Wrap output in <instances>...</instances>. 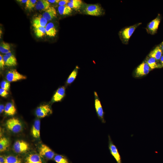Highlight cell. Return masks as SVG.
Instances as JSON below:
<instances>
[{
	"label": "cell",
	"mask_w": 163,
	"mask_h": 163,
	"mask_svg": "<svg viewBox=\"0 0 163 163\" xmlns=\"http://www.w3.org/2000/svg\"><path fill=\"white\" fill-rule=\"evenodd\" d=\"M79 69V67L76 66L66 81V84L67 85H70L74 82L77 75Z\"/></svg>",
	"instance_id": "7402d4cb"
},
{
	"label": "cell",
	"mask_w": 163,
	"mask_h": 163,
	"mask_svg": "<svg viewBox=\"0 0 163 163\" xmlns=\"http://www.w3.org/2000/svg\"><path fill=\"white\" fill-rule=\"evenodd\" d=\"M160 46L163 52V42H162V43L161 45Z\"/></svg>",
	"instance_id": "b9f144b4"
},
{
	"label": "cell",
	"mask_w": 163,
	"mask_h": 163,
	"mask_svg": "<svg viewBox=\"0 0 163 163\" xmlns=\"http://www.w3.org/2000/svg\"><path fill=\"white\" fill-rule=\"evenodd\" d=\"M69 2V0H60L58 4L59 6H64L67 5Z\"/></svg>",
	"instance_id": "d590c367"
},
{
	"label": "cell",
	"mask_w": 163,
	"mask_h": 163,
	"mask_svg": "<svg viewBox=\"0 0 163 163\" xmlns=\"http://www.w3.org/2000/svg\"><path fill=\"white\" fill-rule=\"evenodd\" d=\"M34 31L36 36L38 38L42 37L46 34L45 28L44 27L34 28Z\"/></svg>",
	"instance_id": "4316f807"
},
{
	"label": "cell",
	"mask_w": 163,
	"mask_h": 163,
	"mask_svg": "<svg viewBox=\"0 0 163 163\" xmlns=\"http://www.w3.org/2000/svg\"><path fill=\"white\" fill-rule=\"evenodd\" d=\"M53 159L56 163H69L67 158L62 155H56Z\"/></svg>",
	"instance_id": "83f0119b"
},
{
	"label": "cell",
	"mask_w": 163,
	"mask_h": 163,
	"mask_svg": "<svg viewBox=\"0 0 163 163\" xmlns=\"http://www.w3.org/2000/svg\"><path fill=\"white\" fill-rule=\"evenodd\" d=\"M46 34L50 37H54L56 34L57 30L52 22H50L45 27Z\"/></svg>",
	"instance_id": "ffe728a7"
},
{
	"label": "cell",
	"mask_w": 163,
	"mask_h": 163,
	"mask_svg": "<svg viewBox=\"0 0 163 163\" xmlns=\"http://www.w3.org/2000/svg\"><path fill=\"white\" fill-rule=\"evenodd\" d=\"M60 0H48V1L51 3H58Z\"/></svg>",
	"instance_id": "f35d334b"
},
{
	"label": "cell",
	"mask_w": 163,
	"mask_h": 163,
	"mask_svg": "<svg viewBox=\"0 0 163 163\" xmlns=\"http://www.w3.org/2000/svg\"><path fill=\"white\" fill-rule=\"evenodd\" d=\"M72 10L67 5L59 6L58 11L59 13L61 15H68L70 14L72 12Z\"/></svg>",
	"instance_id": "d4e9b609"
},
{
	"label": "cell",
	"mask_w": 163,
	"mask_h": 163,
	"mask_svg": "<svg viewBox=\"0 0 163 163\" xmlns=\"http://www.w3.org/2000/svg\"><path fill=\"white\" fill-rule=\"evenodd\" d=\"M42 15L48 21H49L56 17L57 13L56 10L53 7L50 6L44 11Z\"/></svg>",
	"instance_id": "2e32d148"
},
{
	"label": "cell",
	"mask_w": 163,
	"mask_h": 163,
	"mask_svg": "<svg viewBox=\"0 0 163 163\" xmlns=\"http://www.w3.org/2000/svg\"><path fill=\"white\" fill-rule=\"evenodd\" d=\"M83 11L85 14L93 16H99L103 14L102 7L97 4H86L83 7Z\"/></svg>",
	"instance_id": "3957f363"
},
{
	"label": "cell",
	"mask_w": 163,
	"mask_h": 163,
	"mask_svg": "<svg viewBox=\"0 0 163 163\" xmlns=\"http://www.w3.org/2000/svg\"><path fill=\"white\" fill-rule=\"evenodd\" d=\"M83 3L81 0H71L68 3L67 5L72 9L78 11L81 8Z\"/></svg>",
	"instance_id": "603a6c76"
},
{
	"label": "cell",
	"mask_w": 163,
	"mask_h": 163,
	"mask_svg": "<svg viewBox=\"0 0 163 163\" xmlns=\"http://www.w3.org/2000/svg\"><path fill=\"white\" fill-rule=\"evenodd\" d=\"M5 65V62L3 58V56L0 54V67L1 69H3Z\"/></svg>",
	"instance_id": "836d02e7"
},
{
	"label": "cell",
	"mask_w": 163,
	"mask_h": 163,
	"mask_svg": "<svg viewBox=\"0 0 163 163\" xmlns=\"http://www.w3.org/2000/svg\"><path fill=\"white\" fill-rule=\"evenodd\" d=\"M5 156L1 155L0 156V163H5Z\"/></svg>",
	"instance_id": "8d00e7d4"
},
{
	"label": "cell",
	"mask_w": 163,
	"mask_h": 163,
	"mask_svg": "<svg viewBox=\"0 0 163 163\" xmlns=\"http://www.w3.org/2000/svg\"><path fill=\"white\" fill-rule=\"evenodd\" d=\"M50 6V3L47 0H40L37 1L36 5V9L45 11Z\"/></svg>",
	"instance_id": "d6986e66"
},
{
	"label": "cell",
	"mask_w": 163,
	"mask_h": 163,
	"mask_svg": "<svg viewBox=\"0 0 163 163\" xmlns=\"http://www.w3.org/2000/svg\"><path fill=\"white\" fill-rule=\"evenodd\" d=\"M4 112L8 116H13L16 112V109L14 104L11 102L7 103L5 106Z\"/></svg>",
	"instance_id": "44dd1931"
},
{
	"label": "cell",
	"mask_w": 163,
	"mask_h": 163,
	"mask_svg": "<svg viewBox=\"0 0 163 163\" xmlns=\"http://www.w3.org/2000/svg\"><path fill=\"white\" fill-rule=\"evenodd\" d=\"M6 78L8 81L11 82L25 79L27 77L19 73L16 70L12 69L9 70L7 72Z\"/></svg>",
	"instance_id": "ba28073f"
},
{
	"label": "cell",
	"mask_w": 163,
	"mask_h": 163,
	"mask_svg": "<svg viewBox=\"0 0 163 163\" xmlns=\"http://www.w3.org/2000/svg\"><path fill=\"white\" fill-rule=\"evenodd\" d=\"M40 121L39 119L35 120L31 129V134L33 137L36 139H38L40 137Z\"/></svg>",
	"instance_id": "9a60e30c"
},
{
	"label": "cell",
	"mask_w": 163,
	"mask_h": 163,
	"mask_svg": "<svg viewBox=\"0 0 163 163\" xmlns=\"http://www.w3.org/2000/svg\"><path fill=\"white\" fill-rule=\"evenodd\" d=\"M5 163H23V159L16 155H8L5 156Z\"/></svg>",
	"instance_id": "e0dca14e"
},
{
	"label": "cell",
	"mask_w": 163,
	"mask_h": 163,
	"mask_svg": "<svg viewBox=\"0 0 163 163\" xmlns=\"http://www.w3.org/2000/svg\"><path fill=\"white\" fill-rule=\"evenodd\" d=\"M22 159L23 163H47L38 153L34 152L27 153Z\"/></svg>",
	"instance_id": "277c9868"
},
{
	"label": "cell",
	"mask_w": 163,
	"mask_h": 163,
	"mask_svg": "<svg viewBox=\"0 0 163 163\" xmlns=\"http://www.w3.org/2000/svg\"><path fill=\"white\" fill-rule=\"evenodd\" d=\"M94 106L96 111L98 118L104 123L106 121L104 117V113L99 97L96 91L94 92Z\"/></svg>",
	"instance_id": "52a82bcc"
},
{
	"label": "cell",
	"mask_w": 163,
	"mask_h": 163,
	"mask_svg": "<svg viewBox=\"0 0 163 163\" xmlns=\"http://www.w3.org/2000/svg\"><path fill=\"white\" fill-rule=\"evenodd\" d=\"M162 51L160 46H157L149 53V57L155 59L157 61L160 60L162 56Z\"/></svg>",
	"instance_id": "ac0fdd59"
},
{
	"label": "cell",
	"mask_w": 163,
	"mask_h": 163,
	"mask_svg": "<svg viewBox=\"0 0 163 163\" xmlns=\"http://www.w3.org/2000/svg\"><path fill=\"white\" fill-rule=\"evenodd\" d=\"M141 24V23H137L134 25L124 28L119 32V37L123 43L126 44L128 43L130 37L136 29Z\"/></svg>",
	"instance_id": "6da1fadb"
},
{
	"label": "cell",
	"mask_w": 163,
	"mask_h": 163,
	"mask_svg": "<svg viewBox=\"0 0 163 163\" xmlns=\"http://www.w3.org/2000/svg\"><path fill=\"white\" fill-rule=\"evenodd\" d=\"M151 69L160 68L162 66L159 65L157 62V60L154 58L149 57L146 61Z\"/></svg>",
	"instance_id": "484cf974"
},
{
	"label": "cell",
	"mask_w": 163,
	"mask_h": 163,
	"mask_svg": "<svg viewBox=\"0 0 163 163\" xmlns=\"http://www.w3.org/2000/svg\"><path fill=\"white\" fill-rule=\"evenodd\" d=\"M37 2L36 0H27L26 3V8L27 9H31L34 8Z\"/></svg>",
	"instance_id": "4dcf8cb0"
},
{
	"label": "cell",
	"mask_w": 163,
	"mask_h": 163,
	"mask_svg": "<svg viewBox=\"0 0 163 163\" xmlns=\"http://www.w3.org/2000/svg\"><path fill=\"white\" fill-rule=\"evenodd\" d=\"M160 20V18L158 16L149 23L146 28L147 32L151 34H155L157 30Z\"/></svg>",
	"instance_id": "8fae6325"
},
{
	"label": "cell",
	"mask_w": 163,
	"mask_h": 163,
	"mask_svg": "<svg viewBox=\"0 0 163 163\" xmlns=\"http://www.w3.org/2000/svg\"><path fill=\"white\" fill-rule=\"evenodd\" d=\"M66 94V87L62 86L59 88L53 94L51 102L53 103L61 101Z\"/></svg>",
	"instance_id": "4fadbf2b"
},
{
	"label": "cell",
	"mask_w": 163,
	"mask_h": 163,
	"mask_svg": "<svg viewBox=\"0 0 163 163\" xmlns=\"http://www.w3.org/2000/svg\"><path fill=\"white\" fill-rule=\"evenodd\" d=\"M52 113V110L48 104H43L38 107L36 110L35 114L39 118H43Z\"/></svg>",
	"instance_id": "9c48e42d"
},
{
	"label": "cell",
	"mask_w": 163,
	"mask_h": 163,
	"mask_svg": "<svg viewBox=\"0 0 163 163\" xmlns=\"http://www.w3.org/2000/svg\"><path fill=\"white\" fill-rule=\"evenodd\" d=\"M29 149V144L23 140H18L14 143L13 149L16 154H23L26 153Z\"/></svg>",
	"instance_id": "8992f818"
},
{
	"label": "cell",
	"mask_w": 163,
	"mask_h": 163,
	"mask_svg": "<svg viewBox=\"0 0 163 163\" xmlns=\"http://www.w3.org/2000/svg\"><path fill=\"white\" fill-rule=\"evenodd\" d=\"M10 86V83L8 81L3 80L1 82L0 87L1 88L7 91L9 90Z\"/></svg>",
	"instance_id": "1f68e13d"
},
{
	"label": "cell",
	"mask_w": 163,
	"mask_h": 163,
	"mask_svg": "<svg viewBox=\"0 0 163 163\" xmlns=\"http://www.w3.org/2000/svg\"><path fill=\"white\" fill-rule=\"evenodd\" d=\"M48 21L42 15H39L32 20V25L34 28L40 27H45L47 24Z\"/></svg>",
	"instance_id": "5bb4252c"
},
{
	"label": "cell",
	"mask_w": 163,
	"mask_h": 163,
	"mask_svg": "<svg viewBox=\"0 0 163 163\" xmlns=\"http://www.w3.org/2000/svg\"><path fill=\"white\" fill-rule=\"evenodd\" d=\"M27 0H17L18 2L21 3H26Z\"/></svg>",
	"instance_id": "ab89813d"
},
{
	"label": "cell",
	"mask_w": 163,
	"mask_h": 163,
	"mask_svg": "<svg viewBox=\"0 0 163 163\" xmlns=\"http://www.w3.org/2000/svg\"><path fill=\"white\" fill-rule=\"evenodd\" d=\"M38 153L46 161L53 159L56 155L48 146L43 144H41L39 147Z\"/></svg>",
	"instance_id": "5b68a950"
},
{
	"label": "cell",
	"mask_w": 163,
	"mask_h": 163,
	"mask_svg": "<svg viewBox=\"0 0 163 163\" xmlns=\"http://www.w3.org/2000/svg\"><path fill=\"white\" fill-rule=\"evenodd\" d=\"M160 60L161 64V66L163 67V55L161 57Z\"/></svg>",
	"instance_id": "60d3db41"
},
{
	"label": "cell",
	"mask_w": 163,
	"mask_h": 163,
	"mask_svg": "<svg viewBox=\"0 0 163 163\" xmlns=\"http://www.w3.org/2000/svg\"><path fill=\"white\" fill-rule=\"evenodd\" d=\"M8 91L1 88H0V95L3 97H6L8 94Z\"/></svg>",
	"instance_id": "d6a6232c"
},
{
	"label": "cell",
	"mask_w": 163,
	"mask_h": 163,
	"mask_svg": "<svg viewBox=\"0 0 163 163\" xmlns=\"http://www.w3.org/2000/svg\"><path fill=\"white\" fill-rule=\"evenodd\" d=\"M7 129L14 133H18L21 132L23 129L22 125L18 118L12 117L8 120L6 123Z\"/></svg>",
	"instance_id": "7a4b0ae2"
},
{
	"label": "cell",
	"mask_w": 163,
	"mask_h": 163,
	"mask_svg": "<svg viewBox=\"0 0 163 163\" xmlns=\"http://www.w3.org/2000/svg\"><path fill=\"white\" fill-rule=\"evenodd\" d=\"M5 108V106L2 104H1L0 105V113H2L4 111Z\"/></svg>",
	"instance_id": "74e56055"
},
{
	"label": "cell",
	"mask_w": 163,
	"mask_h": 163,
	"mask_svg": "<svg viewBox=\"0 0 163 163\" xmlns=\"http://www.w3.org/2000/svg\"><path fill=\"white\" fill-rule=\"evenodd\" d=\"M151 69L146 62H143L136 69L135 71V76L139 77L146 75L149 73Z\"/></svg>",
	"instance_id": "7c38bea8"
},
{
	"label": "cell",
	"mask_w": 163,
	"mask_h": 163,
	"mask_svg": "<svg viewBox=\"0 0 163 163\" xmlns=\"http://www.w3.org/2000/svg\"><path fill=\"white\" fill-rule=\"evenodd\" d=\"M10 145L9 139L5 137H1L0 139V152H1L6 151Z\"/></svg>",
	"instance_id": "cb8c5ba5"
},
{
	"label": "cell",
	"mask_w": 163,
	"mask_h": 163,
	"mask_svg": "<svg viewBox=\"0 0 163 163\" xmlns=\"http://www.w3.org/2000/svg\"><path fill=\"white\" fill-rule=\"evenodd\" d=\"M0 51L3 53L6 54L11 52L9 44L4 42L1 43L0 45Z\"/></svg>",
	"instance_id": "f1b7e54d"
},
{
	"label": "cell",
	"mask_w": 163,
	"mask_h": 163,
	"mask_svg": "<svg viewBox=\"0 0 163 163\" xmlns=\"http://www.w3.org/2000/svg\"><path fill=\"white\" fill-rule=\"evenodd\" d=\"M3 58L5 65L8 66H11L17 65V62H15L11 59L6 55L3 56Z\"/></svg>",
	"instance_id": "f546056e"
},
{
	"label": "cell",
	"mask_w": 163,
	"mask_h": 163,
	"mask_svg": "<svg viewBox=\"0 0 163 163\" xmlns=\"http://www.w3.org/2000/svg\"><path fill=\"white\" fill-rule=\"evenodd\" d=\"M7 56L10 58L11 59L14 61V62H17V59L14 55L12 54L11 52H9L5 54Z\"/></svg>",
	"instance_id": "e575fe53"
},
{
	"label": "cell",
	"mask_w": 163,
	"mask_h": 163,
	"mask_svg": "<svg viewBox=\"0 0 163 163\" xmlns=\"http://www.w3.org/2000/svg\"><path fill=\"white\" fill-rule=\"evenodd\" d=\"M108 147L110 152L117 163H122L121 157L116 146L113 144L109 135L108 136Z\"/></svg>",
	"instance_id": "30bf717a"
}]
</instances>
